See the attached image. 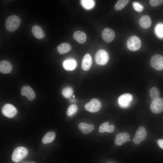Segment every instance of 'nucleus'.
<instances>
[{
    "instance_id": "nucleus-1",
    "label": "nucleus",
    "mask_w": 163,
    "mask_h": 163,
    "mask_svg": "<svg viewBox=\"0 0 163 163\" xmlns=\"http://www.w3.org/2000/svg\"><path fill=\"white\" fill-rule=\"evenodd\" d=\"M21 22L20 18L17 16L11 15L6 19L5 25L6 29L9 31L16 30L20 26Z\"/></svg>"
},
{
    "instance_id": "nucleus-2",
    "label": "nucleus",
    "mask_w": 163,
    "mask_h": 163,
    "mask_svg": "<svg viewBox=\"0 0 163 163\" xmlns=\"http://www.w3.org/2000/svg\"><path fill=\"white\" fill-rule=\"evenodd\" d=\"M28 153V151L26 148L22 146L18 147L13 152L12 159L15 162H18L25 158Z\"/></svg>"
},
{
    "instance_id": "nucleus-3",
    "label": "nucleus",
    "mask_w": 163,
    "mask_h": 163,
    "mask_svg": "<svg viewBox=\"0 0 163 163\" xmlns=\"http://www.w3.org/2000/svg\"><path fill=\"white\" fill-rule=\"evenodd\" d=\"M126 45L127 48L132 51H136L141 47V41L140 39L136 36L130 37L127 40Z\"/></svg>"
},
{
    "instance_id": "nucleus-4",
    "label": "nucleus",
    "mask_w": 163,
    "mask_h": 163,
    "mask_svg": "<svg viewBox=\"0 0 163 163\" xmlns=\"http://www.w3.org/2000/svg\"><path fill=\"white\" fill-rule=\"evenodd\" d=\"M109 59L108 54L104 50H98L95 54V60L98 65H105L108 62Z\"/></svg>"
},
{
    "instance_id": "nucleus-5",
    "label": "nucleus",
    "mask_w": 163,
    "mask_h": 163,
    "mask_svg": "<svg viewBox=\"0 0 163 163\" xmlns=\"http://www.w3.org/2000/svg\"><path fill=\"white\" fill-rule=\"evenodd\" d=\"M151 66L158 71H161L163 69V56L159 54L153 55L150 61Z\"/></svg>"
},
{
    "instance_id": "nucleus-6",
    "label": "nucleus",
    "mask_w": 163,
    "mask_h": 163,
    "mask_svg": "<svg viewBox=\"0 0 163 163\" xmlns=\"http://www.w3.org/2000/svg\"><path fill=\"white\" fill-rule=\"evenodd\" d=\"M101 106L100 101L97 99L94 98L85 105V108L90 112L95 113L101 109Z\"/></svg>"
},
{
    "instance_id": "nucleus-7",
    "label": "nucleus",
    "mask_w": 163,
    "mask_h": 163,
    "mask_svg": "<svg viewBox=\"0 0 163 163\" xmlns=\"http://www.w3.org/2000/svg\"><path fill=\"white\" fill-rule=\"evenodd\" d=\"M147 136V133L145 128L143 126H141L136 130L133 141L134 144L137 145L144 140Z\"/></svg>"
},
{
    "instance_id": "nucleus-8",
    "label": "nucleus",
    "mask_w": 163,
    "mask_h": 163,
    "mask_svg": "<svg viewBox=\"0 0 163 163\" xmlns=\"http://www.w3.org/2000/svg\"><path fill=\"white\" fill-rule=\"evenodd\" d=\"M151 111L155 113H159L163 111V99L158 97L153 100L150 104Z\"/></svg>"
},
{
    "instance_id": "nucleus-9",
    "label": "nucleus",
    "mask_w": 163,
    "mask_h": 163,
    "mask_svg": "<svg viewBox=\"0 0 163 163\" xmlns=\"http://www.w3.org/2000/svg\"><path fill=\"white\" fill-rule=\"evenodd\" d=\"M133 99L132 95L129 93L123 94L118 98V102L120 107L123 108L128 107Z\"/></svg>"
},
{
    "instance_id": "nucleus-10",
    "label": "nucleus",
    "mask_w": 163,
    "mask_h": 163,
    "mask_svg": "<svg viewBox=\"0 0 163 163\" xmlns=\"http://www.w3.org/2000/svg\"><path fill=\"white\" fill-rule=\"evenodd\" d=\"M2 112L5 116L11 118L14 117L17 114V110L13 105L9 104H5L2 107Z\"/></svg>"
},
{
    "instance_id": "nucleus-11",
    "label": "nucleus",
    "mask_w": 163,
    "mask_h": 163,
    "mask_svg": "<svg viewBox=\"0 0 163 163\" xmlns=\"http://www.w3.org/2000/svg\"><path fill=\"white\" fill-rule=\"evenodd\" d=\"M22 96H25L30 101L33 100L36 97V94L33 89L28 86L23 87L21 90Z\"/></svg>"
},
{
    "instance_id": "nucleus-12",
    "label": "nucleus",
    "mask_w": 163,
    "mask_h": 163,
    "mask_svg": "<svg viewBox=\"0 0 163 163\" xmlns=\"http://www.w3.org/2000/svg\"><path fill=\"white\" fill-rule=\"evenodd\" d=\"M115 36L114 31L110 28H105L102 32V39L106 42L109 43L112 41L114 39Z\"/></svg>"
},
{
    "instance_id": "nucleus-13",
    "label": "nucleus",
    "mask_w": 163,
    "mask_h": 163,
    "mask_svg": "<svg viewBox=\"0 0 163 163\" xmlns=\"http://www.w3.org/2000/svg\"><path fill=\"white\" fill-rule=\"evenodd\" d=\"M130 138V136L128 133L126 132L120 133L116 137L115 143L117 145H121L129 141Z\"/></svg>"
},
{
    "instance_id": "nucleus-14",
    "label": "nucleus",
    "mask_w": 163,
    "mask_h": 163,
    "mask_svg": "<svg viewBox=\"0 0 163 163\" xmlns=\"http://www.w3.org/2000/svg\"><path fill=\"white\" fill-rule=\"evenodd\" d=\"M92 64V59L90 55L87 53L84 56L82 63V68L85 71H88L90 68Z\"/></svg>"
},
{
    "instance_id": "nucleus-15",
    "label": "nucleus",
    "mask_w": 163,
    "mask_h": 163,
    "mask_svg": "<svg viewBox=\"0 0 163 163\" xmlns=\"http://www.w3.org/2000/svg\"><path fill=\"white\" fill-rule=\"evenodd\" d=\"M12 68L11 63L8 61L4 60L0 62V72L2 73H9L11 71Z\"/></svg>"
},
{
    "instance_id": "nucleus-16",
    "label": "nucleus",
    "mask_w": 163,
    "mask_h": 163,
    "mask_svg": "<svg viewBox=\"0 0 163 163\" xmlns=\"http://www.w3.org/2000/svg\"><path fill=\"white\" fill-rule=\"evenodd\" d=\"M77 63L76 61L74 59L70 58L66 59L63 63L64 68L67 71H72L76 68Z\"/></svg>"
},
{
    "instance_id": "nucleus-17",
    "label": "nucleus",
    "mask_w": 163,
    "mask_h": 163,
    "mask_svg": "<svg viewBox=\"0 0 163 163\" xmlns=\"http://www.w3.org/2000/svg\"><path fill=\"white\" fill-rule=\"evenodd\" d=\"M94 126L91 124H87L85 123H81L78 125V129L82 133L87 134L93 131L94 129Z\"/></svg>"
},
{
    "instance_id": "nucleus-18",
    "label": "nucleus",
    "mask_w": 163,
    "mask_h": 163,
    "mask_svg": "<svg viewBox=\"0 0 163 163\" xmlns=\"http://www.w3.org/2000/svg\"><path fill=\"white\" fill-rule=\"evenodd\" d=\"M139 24L142 28L147 29L151 26L152 21L150 17L148 15H144L142 16L140 18Z\"/></svg>"
},
{
    "instance_id": "nucleus-19",
    "label": "nucleus",
    "mask_w": 163,
    "mask_h": 163,
    "mask_svg": "<svg viewBox=\"0 0 163 163\" xmlns=\"http://www.w3.org/2000/svg\"><path fill=\"white\" fill-rule=\"evenodd\" d=\"M31 32L34 37L38 39H42L45 36V34L42 29L38 25H34L32 28Z\"/></svg>"
},
{
    "instance_id": "nucleus-20",
    "label": "nucleus",
    "mask_w": 163,
    "mask_h": 163,
    "mask_svg": "<svg viewBox=\"0 0 163 163\" xmlns=\"http://www.w3.org/2000/svg\"><path fill=\"white\" fill-rule=\"evenodd\" d=\"M73 37L78 43L81 44L85 43L87 40L85 33L79 30L75 31L73 34Z\"/></svg>"
},
{
    "instance_id": "nucleus-21",
    "label": "nucleus",
    "mask_w": 163,
    "mask_h": 163,
    "mask_svg": "<svg viewBox=\"0 0 163 163\" xmlns=\"http://www.w3.org/2000/svg\"><path fill=\"white\" fill-rule=\"evenodd\" d=\"M114 126L113 125H109V123L107 122L102 124L99 128V131L100 133H103L107 132L109 133H111L114 130Z\"/></svg>"
},
{
    "instance_id": "nucleus-22",
    "label": "nucleus",
    "mask_w": 163,
    "mask_h": 163,
    "mask_svg": "<svg viewBox=\"0 0 163 163\" xmlns=\"http://www.w3.org/2000/svg\"><path fill=\"white\" fill-rule=\"evenodd\" d=\"M59 53L64 54L69 52L71 49V45L69 43H64L59 45L57 48Z\"/></svg>"
},
{
    "instance_id": "nucleus-23",
    "label": "nucleus",
    "mask_w": 163,
    "mask_h": 163,
    "mask_svg": "<svg viewBox=\"0 0 163 163\" xmlns=\"http://www.w3.org/2000/svg\"><path fill=\"white\" fill-rule=\"evenodd\" d=\"M56 136V134L53 132H49L44 136L42 139V142L44 144H47L53 142Z\"/></svg>"
},
{
    "instance_id": "nucleus-24",
    "label": "nucleus",
    "mask_w": 163,
    "mask_h": 163,
    "mask_svg": "<svg viewBox=\"0 0 163 163\" xmlns=\"http://www.w3.org/2000/svg\"><path fill=\"white\" fill-rule=\"evenodd\" d=\"M129 0H118L114 6L116 10L120 11L123 9L128 4Z\"/></svg>"
},
{
    "instance_id": "nucleus-25",
    "label": "nucleus",
    "mask_w": 163,
    "mask_h": 163,
    "mask_svg": "<svg viewBox=\"0 0 163 163\" xmlns=\"http://www.w3.org/2000/svg\"><path fill=\"white\" fill-rule=\"evenodd\" d=\"M73 92V90L72 88L69 86H67L62 89V93L65 97L69 98L71 97Z\"/></svg>"
},
{
    "instance_id": "nucleus-26",
    "label": "nucleus",
    "mask_w": 163,
    "mask_h": 163,
    "mask_svg": "<svg viewBox=\"0 0 163 163\" xmlns=\"http://www.w3.org/2000/svg\"><path fill=\"white\" fill-rule=\"evenodd\" d=\"M149 94L151 98L153 100L159 97V91L156 87H152L149 90Z\"/></svg>"
},
{
    "instance_id": "nucleus-27",
    "label": "nucleus",
    "mask_w": 163,
    "mask_h": 163,
    "mask_svg": "<svg viewBox=\"0 0 163 163\" xmlns=\"http://www.w3.org/2000/svg\"><path fill=\"white\" fill-rule=\"evenodd\" d=\"M155 30L157 36L160 38H163V24H158L156 25Z\"/></svg>"
},
{
    "instance_id": "nucleus-28",
    "label": "nucleus",
    "mask_w": 163,
    "mask_h": 163,
    "mask_svg": "<svg viewBox=\"0 0 163 163\" xmlns=\"http://www.w3.org/2000/svg\"><path fill=\"white\" fill-rule=\"evenodd\" d=\"M78 107L77 105L73 104L71 105L68 109L66 114L69 116H71L77 111Z\"/></svg>"
},
{
    "instance_id": "nucleus-29",
    "label": "nucleus",
    "mask_w": 163,
    "mask_h": 163,
    "mask_svg": "<svg viewBox=\"0 0 163 163\" xmlns=\"http://www.w3.org/2000/svg\"><path fill=\"white\" fill-rule=\"evenodd\" d=\"M81 2L84 7L87 9L92 8L94 5V1L93 0H82Z\"/></svg>"
},
{
    "instance_id": "nucleus-30",
    "label": "nucleus",
    "mask_w": 163,
    "mask_h": 163,
    "mask_svg": "<svg viewBox=\"0 0 163 163\" xmlns=\"http://www.w3.org/2000/svg\"><path fill=\"white\" fill-rule=\"evenodd\" d=\"M133 6L134 9L138 12H141L144 9L143 6L137 2H134L133 3Z\"/></svg>"
},
{
    "instance_id": "nucleus-31",
    "label": "nucleus",
    "mask_w": 163,
    "mask_h": 163,
    "mask_svg": "<svg viewBox=\"0 0 163 163\" xmlns=\"http://www.w3.org/2000/svg\"><path fill=\"white\" fill-rule=\"evenodd\" d=\"M150 5L152 7H155L161 5L163 3V0H150Z\"/></svg>"
},
{
    "instance_id": "nucleus-32",
    "label": "nucleus",
    "mask_w": 163,
    "mask_h": 163,
    "mask_svg": "<svg viewBox=\"0 0 163 163\" xmlns=\"http://www.w3.org/2000/svg\"><path fill=\"white\" fill-rule=\"evenodd\" d=\"M157 144L160 147L163 149V139H160L157 141Z\"/></svg>"
},
{
    "instance_id": "nucleus-33",
    "label": "nucleus",
    "mask_w": 163,
    "mask_h": 163,
    "mask_svg": "<svg viewBox=\"0 0 163 163\" xmlns=\"http://www.w3.org/2000/svg\"><path fill=\"white\" fill-rule=\"evenodd\" d=\"M75 97V95H73V98L74 97Z\"/></svg>"
},
{
    "instance_id": "nucleus-34",
    "label": "nucleus",
    "mask_w": 163,
    "mask_h": 163,
    "mask_svg": "<svg viewBox=\"0 0 163 163\" xmlns=\"http://www.w3.org/2000/svg\"></svg>"
}]
</instances>
